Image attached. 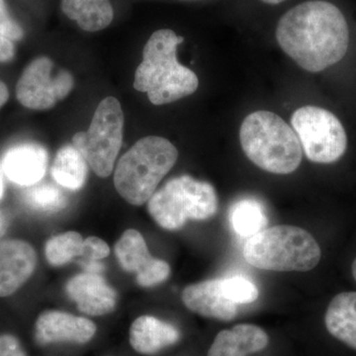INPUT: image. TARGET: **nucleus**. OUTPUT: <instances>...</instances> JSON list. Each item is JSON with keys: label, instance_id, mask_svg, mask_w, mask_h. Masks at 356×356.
Returning a JSON list of instances; mask_svg holds the SVG:
<instances>
[{"label": "nucleus", "instance_id": "obj_1", "mask_svg": "<svg viewBox=\"0 0 356 356\" xmlns=\"http://www.w3.org/2000/svg\"><path fill=\"white\" fill-rule=\"evenodd\" d=\"M276 40L299 67L318 72L343 60L350 44V31L336 6L310 0L293 7L280 18Z\"/></svg>", "mask_w": 356, "mask_h": 356}, {"label": "nucleus", "instance_id": "obj_2", "mask_svg": "<svg viewBox=\"0 0 356 356\" xmlns=\"http://www.w3.org/2000/svg\"><path fill=\"white\" fill-rule=\"evenodd\" d=\"M184 41L172 30L154 32L143 51L134 88L147 95L154 105L168 104L193 95L199 86L195 72L177 60V46Z\"/></svg>", "mask_w": 356, "mask_h": 356}, {"label": "nucleus", "instance_id": "obj_3", "mask_svg": "<svg viewBox=\"0 0 356 356\" xmlns=\"http://www.w3.org/2000/svg\"><path fill=\"white\" fill-rule=\"evenodd\" d=\"M243 153L255 165L274 175H289L302 161L298 136L280 116L259 110L248 115L240 129Z\"/></svg>", "mask_w": 356, "mask_h": 356}, {"label": "nucleus", "instance_id": "obj_4", "mask_svg": "<svg viewBox=\"0 0 356 356\" xmlns=\"http://www.w3.org/2000/svg\"><path fill=\"white\" fill-rule=\"evenodd\" d=\"M177 159V149L170 140L158 136L143 138L119 159L115 188L131 205H144Z\"/></svg>", "mask_w": 356, "mask_h": 356}, {"label": "nucleus", "instance_id": "obj_5", "mask_svg": "<svg viewBox=\"0 0 356 356\" xmlns=\"http://www.w3.org/2000/svg\"><path fill=\"white\" fill-rule=\"evenodd\" d=\"M243 257L250 266L270 271H309L322 257L320 245L306 229L274 226L245 241Z\"/></svg>", "mask_w": 356, "mask_h": 356}, {"label": "nucleus", "instance_id": "obj_6", "mask_svg": "<svg viewBox=\"0 0 356 356\" xmlns=\"http://www.w3.org/2000/svg\"><path fill=\"white\" fill-rule=\"evenodd\" d=\"M218 206L215 187L191 175L168 180L147 201L151 217L168 231L181 229L189 220L210 219L216 214Z\"/></svg>", "mask_w": 356, "mask_h": 356}, {"label": "nucleus", "instance_id": "obj_7", "mask_svg": "<svg viewBox=\"0 0 356 356\" xmlns=\"http://www.w3.org/2000/svg\"><path fill=\"white\" fill-rule=\"evenodd\" d=\"M124 113L120 102L112 96L96 108L88 131L79 132L72 144L97 177H108L123 143Z\"/></svg>", "mask_w": 356, "mask_h": 356}, {"label": "nucleus", "instance_id": "obj_8", "mask_svg": "<svg viewBox=\"0 0 356 356\" xmlns=\"http://www.w3.org/2000/svg\"><path fill=\"white\" fill-rule=\"evenodd\" d=\"M291 125L307 159L313 163H332L346 153L348 136L332 112L311 105L301 107L293 113Z\"/></svg>", "mask_w": 356, "mask_h": 356}, {"label": "nucleus", "instance_id": "obj_9", "mask_svg": "<svg viewBox=\"0 0 356 356\" xmlns=\"http://www.w3.org/2000/svg\"><path fill=\"white\" fill-rule=\"evenodd\" d=\"M51 58L33 60L16 83V98L28 109L48 110L70 95L74 86V77L65 70L53 76Z\"/></svg>", "mask_w": 356, "mask_h": 356}, {"label": "nucleus", "instance_id": "obj_10", "mask_svg": "<svg viewBox=\"0 0 356 356\" xmlns=\"http://www.w3.org/2000/svg\"><path fill=\"white\" fill-rule=\"evenodd\" d=\"M96 325L88 318L60 311H48L40 315L35 337L40 344L86 343L95 337Z\"/></svg>", "mask_w": 356, "mask_h": 356}, {"label": "nucleus", "instance_id": "obj_11", "mask_svg": "<svg viewBox=\"0 0 356 356\" xmlns=\"http://www.w3.org/2000/svg\"><path fill=\"white\" fill-rule=\"evenodd\" d=\"M37 254L30 243L21 240L0 243V297L14 294L31 277Z\"/></svg>", "mask_w": 356, "mask_h": 356}, {"label": "nucleus", "instance_id": "obj_12", "mask_svg": "<svg viewBox=\"0 0 356 356\" xmlns=\"http://www.w3.org/2000/svg\"><path fill=\"white\" fill-rule=\"evenodd\" d=\"M67 295L79 311L89 316H103L115 310L117 292L97 273L77 274L67 282Z\"/></svg>", "mask_w": 356, "mask_h": 356}, {"label": "nucleus", "instance_id": "obj_13", "mask_svg": "<svg viewBox=\"0 0 356 356\" xmlns=\"http://www.w3.org/2000/svg\"><path fill=\"white\" fill-rule=\"evenodd\" d=\"M49 154L41 145L26 143L9 149L1 166L6 177L21 186H33L46 175Z\"/></svg>", "mask_w": 356, "mask_h": 356}, {"label": "nucleus", "instance_id": "obj_14", "mask_svg": "<svg viewBox=\"0 0 356 356\" xmlns=\"http://www.w3.org/2000/svg\"><path fill=\"white\" fill-rule=\"evenodd\" d=\"M181 298L188 310L203 317L229 322L238 314L236 304L227 299L222 291V280L189 285L182 292Z\"/></svg>", "mask_w": 356, "mask_h": 356}, {"label": "nucleus", "instance_id": "obj_15", "mask_svg": "<svg viewBox=\"0 0 356 356\" xmlns=\"http://www.w3.org/2000/svg\"><path fill=\"white\" fill-rule=\"evenodd\" d=\"M268 336L255 325H236L232 330L220 332L211 344L207 356H247L264 350Z\"/></svg>", "mask_w": 356, "mask_h": 356}, {"label": "nucleus", "instance_id": "obj_16", "mask_svg": "<svg viewBox=\"0 0 356 356\" xmlns=\"http://www.w3.org/2000/svg\"><path fill=\"white\" fill-rule=\"evenodd\" d=\"M179 339L180 332L175 325L153 316H142L131 325L130 343L140 355H154L177 343Z\"/></svg>", "mask_w": 356, "mask_h": 356}, {"label": "nucleus", "instance_id": "obj_17", "mask_svg": "<svg viewBox=\"0 0 356 356\" xmlns=\"http://www.w3.org/2000/svg\"><path fill=\"white\" fill-rule=\"evenodd\" d=\"M327 332L356 350V292H343L332 300L325 316Z\"/></svg>", "mask_w": 356, "mask_h": 356}, {"label": "nucleus", "instance_id": "obj_18", "mask_svg": "<svg viewBox=\"0 0 356 356\" xmlns=\"http://www.w3.org/2000/svg\"><path fill=\"white\" fill-rule=\"evenodd\" d=\"M62 10L86 32L102 31L114 18L109 0H62Z\"/></svg>", "mask_w": 356, "mask_h": 356}, {"label": "nucleus", "instance_id": "obj_19", "mask_svg": "<svg viewBox=\"0 0 356 356\" xmlns=\"http://www.w3.org/2000/svg\"><path fill=\"white\" fill-rule=\"evenodd\" d=\"M115 254L122 268L142 275L154 266L156 259L149 254L146 241L137 229H127L115 245Z\"/></svg>", "mask_w": 356, "mask_h": 356}, {"label": "nucleus", "instance_id": "obj_20", "mask_svg": "<svg viewBox=\"0 0 356 356\" xmlns=\"http://www.w3.org/2000/svg\"><path fill=\"white\" fill-rule=\"evenodd\" d=\"M88 165L76 147L69 145L58 149L51 165V177L60 186L69 191H79L86 184Z\"/></svg>", "mask_w": 356, "mask_h": 356}, {"label": "nucleus", "instance_id": "obj_21", "mask_svg": "<svg viewBox=\"0 0 356 356\" xmlns=\"http://www.w3.org/2000/svg\"><path fill=\"white\" fill-rule=\"evenodd\" d=\"M232 228L243 238H250L266 228L268 218L259 201L242 199L234 204L229 212Z\"/></svg>", "mask_w": 356, "mask_h": 356}, {"label": "nucleus", "instance_id": "obj_22", "mask_svg": "<svg viewBox=\"0 0 356 356\" xmlns=\"http://www.w3.org/2000/svg\"><path fill=\"white\" fill-rule=\"evenodd\" d=\"M83 241L81 234L76 232H67L53 236L44 247L47 261L53 266L69 264L74 257L81 255Z\"/></svg>", "mask_w": 356, "mask_h": 356}, {"label": "nucleus", "instance_id": "obj_23", "mask_svg": "<svg viewBox=\"0 0 356 356\" xmlns=\"http://www.w3.org/2000/svg\"><path fill=\"white\" fill-rule=\"evenodd\" d=\"M25 202L32 209L43 213H56L67 207L64 192L53 184L33 185L25 193Z\"/></svg>", "mask_w": 356, "mask_h": 356}, {"label": "nucleus", "instance_id": "obj_24", "mask_svg": "<svg viewBox=\"0 0 356 356\" xmlns=\"http://www.w3.org/2000/svg\"><path fill=\"white\" fill-rule=\"evenodd\" d=\"M222 291L227 299L236 305L252 303L259 298V295L254 283L243 276H233L222 280Z\"/></svg>", "mask_w": 356, "mask_h": 356}, {"label": "nucleus", "instance_id": "obj_25", "mask_svg": "<svg viewBox=\"0 0 356 356\" xmlns=\"http://www.w3.org/2000/svg\"><path fill=\"white\" fill-rule=\"evenodd\" d=\"M0 34L11 41H21L25 36L22 26L13 17L6 0H0Z\"/></svg>", "mask_w": 356, "mask_h": 356}, {"label": "nucleus", "instance_id": "obj_26", "mask_svg": "<svg viewBox=\"0 0 356 356\" xmlns=\"http://www.w3.org/2000/svg\"><path fill=\"white\" fill-rule=\"evenodd\" d=\"M109 254L108 245L102 238L97 236H89L83 241V252H81V257H83V261H99L108 257Z\"/></svg>", "mask_w": 356, "mask_h": 356}, {"label": "nucleus", "instance_id": "obj_27", "mask_svg": "<svg viewBox=\"0 0 356 356\" xmlns=\"http://www.w3.org/2000/svg\"><path fill=\"white\" fill-rule=\"evenodd\" d=\"M0 356H27L19 341L11 334L0 336Z\"/></svg>", "mask_w": 356, "mask_h": 356}, {"label": "nucleus", "instance_id": "obj_28", "mask_svg": "<svg viewBox=\"0 0 356 356\" xmlns=\"http://www.w3.org/2000/svg\"><path fill=\"white\" fill-rule=\"evenodd\" d=\"M15 56L14 42L0 34V63L10 62Z\"/></svg>", "mask_w": 356, "mask_h": 356}, {"label": "nucleus", "instance_id": "obj_29", "mask_svg": "<svg viewBox=\"0 0 356 356\" xmlns=\"http://www.w3.org/2000/svg\"><path fill=\"white\" fill-rule=\"evenodd\" d=\"M9 99V90L8 88L3 81L0 79V107L3 106L6 104V102Z\"/></svg>", "mask_w": 356, "mask_h": 356}, {"label": "nucleus", "instance_id": "obj_30", "mask_svg": "<svg viewBox=\"0 0 356 356\" xmlns=\"http://www.w3.org/2000/svg\"><path fill=\"white\" fill-rule=\"evenodd\" d=\"M7 228V221L6 217L0 212V236H3Z\"/></svg>", "mask_w": 356, "mask_h": 356}, {"label": "nucleus", "instance_id": "obj_31", "mask_svg": "<svg viewBox=\"0 0 356 356\" xmlns=\"http://www.w3.org/2000/svg\"><path fill=\"white\" fill-rule=\"evenodd\" d=\"M3 170H2L1 163H0V200L3 197L4 194V180H3Z\"/></svg>", "mask_w": 356, "mask_h": 356}, {"label": "nucleus", "instance_id": "obj_32", "mask_svg": "<svg viewBox=\"0 0 356 356\" xmlns=\"http://www.w3.org/2000/svg\"><path fill=\"white\" fill-rule=\"evenodd\" d=\"M262 2L266 4H271V6H276L280 4L281 2L285 1V0H261Z\"/></svg>", "mask_w": 356, "mask_h": 356}, {"label": "nucleus", "instance_id": "obj_33", "mask_svg": "<svg viewBox=\"0 0 356 356\" xmlns=\"http://www.w3.org/2000/svg\"><path fill=\"white\" fill-rule=\"evenodd\" d=\"M351 269H353V278H355V280L356 281V259H355V261H353V267H351Z\"/></svg>", "mask_w": 356, "mask_h": 356}]
</instances>
